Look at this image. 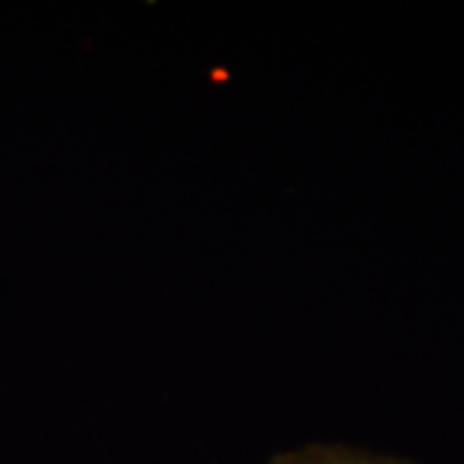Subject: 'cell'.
Here are the masks:
<instances>
[{"instance_id":"1","label":"cell","mask_w":464,"mask_h":464,"mask_svg":"<svg viewBox=\"0 0 464 464\" xmlns=\"http://www.w3.org/2000/svg\"><path fill=\"white\" fill-rule=\"evenodd\" d=\"M268 464H408L392 457L366 454L348 447H333V444H307V447L289 449L276 454Z\"/></svg>"}]
</instances>
